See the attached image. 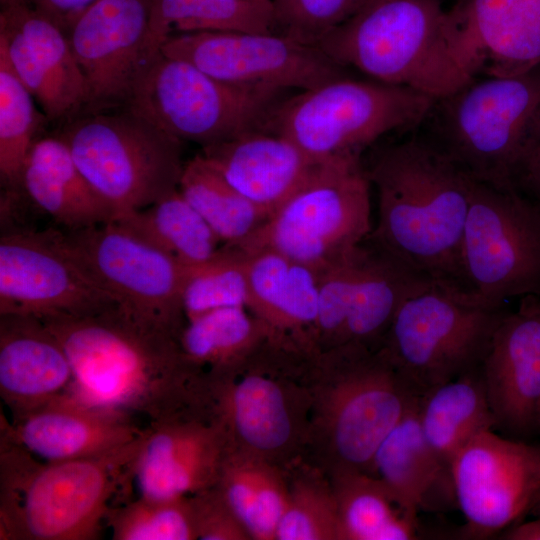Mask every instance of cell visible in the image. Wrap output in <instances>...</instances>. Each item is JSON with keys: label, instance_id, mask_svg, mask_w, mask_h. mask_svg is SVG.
Instances as JSON below:
<instances>
[{"label": "cell", "instance_id": "obj_1", "mask_svg": "<svg viewBox=\"0 0 540 540\" xmlns=\"http://www.w3.org/2000/svg\"><path fill=\"white\" fill-rule=\"evenodd\" d=\"M369 150L363 160L378 199L370 239L423 279L464 294L460 256L473 180L419 128Z\"/></svg>", "mask_w": 540, "mask_h": 540}, {"label": "cell", "instance_id": "obj_2", "mask_svg": "<svg viewBox=\"0 0 540 540\" xmlns=\"http://www.w3.org/2000/svg\"><path fill=\"white\" fill-rule=\"evenodd\" d=\"M57 337L73 378L68 394L148 422L198 403L202 374L178 337L147 327L117 305L82 316L40 318Z\"/></svg>", "mask_w": 540, "mask_h": 540}, {"label": "cell", "instance_id": "obj_3", "mask_svg": "<svg viewBox=\"0 0 540 540\" xmlns=\"http://www.w3.org/2000/svg\"><path fill=\"white\" fill-rule=\"evenodd\" d=\"M140 439L102 457L46 462L0 436V539H98Z\"/></svg>", "mask_w": 540, "mask_h": 540}, {"label": "cell", "instance_id": "obj_4", "mask_svg": "<svg viewBox=\"0 0 540 540\" xmlns=\"http://www.w3.org/2000/svg\"><path fill=\"white\" fill-rule=\"evenodd\" d=\"M419 130L471 179L516 189L540 144V64L474 77L434 100Z\"/></svg>", "mask_w": 540, "mask_h": 540}, {"label": "cell", "instance_id": "obj_5", "mask_svg": "<svg viewBox=\"0 0 540 540\" xmlns=\"http://www.w3.org/2000/svg\"><path fill=\"white\" fill-rule=\"evenodd\" d=\"M316 46L349 70L434 100L474 78L441 0H371Z\"/></svg>", "mask_w": 540, "mask_h": 540}, {"label": "cell", "instance_id": "obj_6", "mask_svg": "<svg viewBox=\"0 0 540 540\" xmlns=\"http://www.w3.org/2000/svg\"><path fill=\"white\" fill-rule=\"evenodd\" d=\"M417 398L379 350L348 344L320 353L308 443L321 444L330 474H371L378 447Z\"/></svg>", "mask_w": 540, "mask_h": 540}, {"label": "cell", "instance_id": "obj_7", "mask_svg": "<svg viewBox=\"0 0 540 540\" xmlns=\"http://www.w3.org/2000/svg\"><path fill=\"white\" fill-rule=\"evenodd\" d=\"M314 357L267 339L238 366L203 374L206 404L232 446L278 465L308 444Z\"/></svg>", "mask_w": 540, "mask_h": 540}, {"label": "cell", "instance_id": "obj_8", "mask_svg": "<svg viewBox=\"0 0 540 540\" xmlns=\"http://www.w3.org/2000/svg\"><path fill=\"white\" fill-rule=\"evenodd\" d=\"M433 103L410 88L349 75L292 93L274 109L265 131L286 137L316 161L364 155L386 135L419 128Z\"/></svg>", "mask_w": 540, "mask_h": 540}, {"label": "cell", "instance_id": "obj_9", "mask_svg": "<svg viewBox=\"0 0 540 540\" xmlns=\"http://www.w3.org/2000/svg\"><path fill=\"white\" fill-rule=\"evenodd\" d=\"M57 135L112 220L178 189L182 142L125 107L82 113Z\"/></svg>", "mask_w": 540, "mask_h": 540}, {"label": "cell", "instance_id": "obj_10", "mask_svg": "<svg viewBox=\"0 0 540 540\" xmlns=\"http://www.w3.org/2000/svg\"><path fill=\"white\" fill-rule=\"evenodd\" d=\"M371 187L363 155L317 161L267 221L231 246L274 251L318 272L370 235Z\"/></svg>", "mask_w": 540, "mask_h": 540}, {"label": "cell", "instance_id": "obj_11", "mask_svg": "<svg viewBox=\"0 0 540 540\" xmlns=\"http://www.w3.org/2000/svg\"><path fill=\"white\" fill-rule=\"evenodd\" d=\"M292 91L224 82L159 51L139 74L124 107L182 143L203 148L265 131L274 109Z\"/></svg>", "mask_w": 540, "mask_h": 540}, {"label": "cell", "instance_id": "obj_12", "mask_svg": "<svg viewBox=\"0 0 540 540\" xmlns=\"http://www.w3.org/2000/svg\"><path fill=\"white\" fill-rule=\"evenodd\" d=\"M504 311L431 285L401 304L378 350L421 397L481 365Z\"/></svg>", "mask_w": 540, "mask_h": 540}, {"label": "cell", "instance_id": "obj_13", "mask_svg": "<svg viewBox=\"0 0 540 540\" xmlns=\"http://www.w3.org/2000/svg\"><path fill=\"white\" fill-rule=\"evenodd\" d=\"M460 269L463 293L485 308L540 296V209L516 189L473 180Z\"/></svg>", "mask_w": 540, "mask_h": 540}, {"label": "cell", "instance_id": "obj_14", "mask_svg": "<svg viewBox=\"0 0 540 540\" xmlns=\"http://www.w3.org/2000/svg\"><path fill=\"white\" fill-rule=\"evenodd\" d=\"M61 234L73 256L122 311L145 326L179 337L186 322L184 266L113 220Z\"/></svg>", "mask_w": 540, "mask_h": 540}, {"label": "cell", "instance_id": "obj_15", "mask_svg": "<svg viewBox=\"0 0 540 540\" xmlns=\"http://www.w3.org/2000/svg\"><path fill=\"white\" fill-rule=\"evenodd\" d=\"M116 305L70 252L61 231H3L0 315L82 316Z\"/></svg>", "mask_w": 540, "mask_h": 540}, {"label": "cell", "instance_id": "obj_16", "mask_svg": "<svg viewBox=\"0 0 540 540\" xmlns=\"http://www.w3.org/2000/svg\"><path fill=\"white\" fill-rule=\"evenodd\" d=\"M160 51L236 85L303 91L352 75L318 46L278 33L177 34L167 38Z\"/></svg>", "mask_w": 540, "mask_h": 540}, {"label": "cell", "instance_id": "obj_17", "mask_svg": "<svg viewBox=\"0 0 540 540\" xmlns=\"http://www.w3.org/2000/svg\"><path fill=\"white\" fill-rule=\"evenodd\" d=\"M450 474L466 532L488 537L534 505L540 493V448L486 430L456 453Z\"/></svg>", "mask_w": 540, "mask_h": 540}, {"label": "cell", "instance_id": "obj_18", "mask_svg": "<svg viewBox=\"0 0 540 540\" xmlns=\"http://www.w3.org/2000/svg\"><path fill=\"white\" fill-rule=\"evenodd\" d=\"M229 438L203 403L148 422L129 467L137 496L188 497L216 485Z\"/></svg>", "mask_w": 540, "mask_h": 540}, {"label": "cell", "instance_id": "obj_19", "mask_svg": "<svg viewBox=\"0 0 540 540\" xmlns=\"http://www.w3.org/2000/svg\"><path fill=\"white\" fill-rule=\"evenodd\" d=\"M150 0H96L64 30L85 78L83 112L124 107L155 55L150 47Z\"/></svg>", "mask_w": 540, "mask_h": 540}, {"label": "cell", "instance_id": "obj_20", "mask_svg": "<svg viewBox=\"0 0 540 540\" xmlns=\"http://www.w3.org/2000/svg\"><path fill=\"white\" fill-rule=\"evenodd\" d=\"M0 49L49 123L82 114L89 93L68 37L54 20L21 1L3 7Z\"/></svg>", "mask_w": 540, "mask_h": 540}, {"label": "cell", "instance_id": "obj_21", "mask_svg": "<svg viewBox=\"0 0 540 540\" xmlns=\"http://www.w3.org/2000/svg\"><path fill=\"white\" fill-rule=\"evenodd\" d=\"M499 430L540 434V296L520 298L503 312L480 365Z\"/></svg>", "mask_w": 540, "mask_h": 540}, {"label": "cell", "instance_id": "obj_22", "mask_svg": "<svg viewBox=\"0 0 540 540\" xmlns=\"http://www.w3.org/2000/svg\"><path fill=\"white\" fill-rule=\"evenodd\" d=\"M0 436L39 460L110 455L135 444L145 427L136 418L85 404L65 393L20 416L1 415Z\"/></svg>", "mask_w": 540, "mask_h": 540}, {"label": "cell", "instance_id": "obj_23", "mask_svg": "<svg viewBox=\"0 0 540 540\" xmlns=\"http://www.w3.org/2000/svg\"><path fill=\"white\" fill-rule=\"evenodd\" d=\"M447 16L473 77L513 75L540 64V0H459Z\"/></svg>", "mask_w": 540, "mask_h": 540}, {"label": "cell", "instance_id": "obj_24", "mask_svg": "<svg viewBox=\"0 0 540 540\" xmlns=\"http://www.w3.org/2000/svg\"><path fill=\"white\" fill-rule=\"evenodd\" d=\"M246 255V308L264 324L270 341L316 356V272L270 250Z\"/></svg>", "mask_w": 540, "mask_h": 540}, {"label": "cell", "instance_id": "obj_25", "mask_svg": "<svg viewBox=\"0 0 540 540\" xmlns=\"http://www.w3.org/2000/svg\"><path fill=\"white\" fill-rule=\"evenodd\" d=\"M72 378L63 346L40 318L0 315V396L11 418L67 393Z\"/></svg>", "mask_w": 540, "mask_h": 540}, {"label": "cell", "instance_id": "obj_26", "mask_svg": "<svg viewBox=\"0 0 540 540\" xmlns=\"http://www.w3.org/2000/svg\"><path fill=\"white\" fill-rule=\"evenodd\" d=\"M200 154L269 216L298 189L317 162L286 137L267 131L203 147Z\"/></svg>", "mask_w": 540, "mask_h": 540}, {"label": "cell", "instance_id": "obj_27", "mask_svg": "<svg viewBox=\"0 0 540 540\" xmlns=\"http://www.w3.org/2000/svg\"><path fill=\"white\" fill-rule=\"evenodd\" d=\"M19 192L66 230L112 220L57 134L39 136L32 145L21 171Z\"/></svg>", "mask_w": 540, "mask_h": 540}, {"label": "cell", "instance_id": "obj_28", "mask_svg": "<svg viewBox=\"0 0 540 540\" xmlns=\"http://www.w3.org/2000/svg\"><path fill=\"white\" fill-rule=\"evenodd\" d=\"M418 399L384 438L371 467L372 475L417 512L432 506L436 492L454 495L450 469L423 434Z\"/></svg>", "mask_w": 540, "mask_h": 540}, {"label": "cell", "instance_id": "obj_29", "mask_svg": "<svg viewBox=\"0 0 540 540\" xmlns=\"http://www.w3.org/2000/svg\"><path fill=\"white\" fill-rule=\"evenodd\" d=\"M215 487L251 540H275L289 500V484L278 465L231 445Z\"/></svg>", "mask_w": 540, "mask_h": 540}, {"label": "cell", "instance_id": "obj_30", "mask_svg": "<svg viewBox=\"0 0 540 540\" xmlns=\"http://www.w3.org/2000/svg\"><path fill=\"white\" fill-rule=\"evenodd\" d=\"M418 416L425 438L450 469L470 439L496 425L480 366L419 397Z\"/></svg>", "mask_w": 540, "mask_h": 540}, {"label": "cell", "instance_id": "obj_31", "mask_svg": "<svg viewBox=\"0 0 540 540\" xmlns=\"http://www.w3.org/2000/svg\"><path fill=\"white\" fill-rule=\"evenodd\" d=\"M340 540L417 538L418 512L381 479L364 472L332 473Z\"/></svg>", "mask_w": 540, "mask_h": 540}, {"label": "cell", "instance_id": "obj_32", "mask_svg": "<svg viewBox=\"0 0 540 540\" xmlns=\"http://www.w3.org/2000/svg\"><path fill=\"white\" fill-rule=\"evenodd\" d=\"M267 339L266 327L246 307H226L187 320L178 342L191 366L212 375L238 366Z\"/></svg>", "mask_w": 540, "mask_h": 540}, {"label": "cell", "instance_id": "obj_33", "mask_svg": "<svg viewBox=\"0 0 540 540\" xmlns=\"http://www.w3.org/2000/svg\"><path fill=\"white\" fill-rule=\"evenodd\" d=\"M150 47L154 54L177 34L275 33L272 1L150 0Z\"/></svg>", "mask_w": 540, "mask_h": 540}, {"label": "cell", "instance_id": "obj_34", "mask_svg": "<svg viewBox=\"0 0 540 540\" xmlns=\"http://www.w3.org/2000/svg\"><path fill=\"white\" fill-rule=\"evenodd\" d=\"M113 221L148 240L185 268L206 262L224 245L178 189Z\"/></svg>", "mask_w": 540, "mask_h": 540}, {"label": "cell", "instance_id": "obj_35", "mask_svg": "<svg viewBox=\"0 0 540 540\" xmlns=\"http://www.w3.org/2000/svg\"><path fill=\"white\" fill-rule=\"evenodd\" d=\"M178 190L225 245H237L270 217L200 154L186 161Z\"/></svg>", "mask_w": 540, "mask_h": 540}, {"label": "cell", "instance_id": "obj_36", "mask_svg": "<svg viewBox=\"0 0 540 540\" xmlns=\"http://www.w3.org/2000/svg\"><path fill=\"white\" fill-rule=\"evenodd\" d=\"M47 122L0 49V179L5 191L19 192L24 162Z\"/></svg>", "mask_w": 540, "mask_h": 540}, {"label": "cell", "instance_id": "obj_37", "mask_svg": "<svg viewBox=\"0 0 540 540\" xmlns=\"http://www.w3.org/2000/svg\"><path fill=\"white\" fill-rule=\"evenodd\" d=\"M370 254L368 237L346 254L316 272L318 354L344 344L348 321L359 300Z\"/></svg>", "mask_w": 540, "mask_h": 540}, {"label": "cell", "instance_id": "obj_38", "mask_svg": "<svg viewBox=\"0 0 540 540\" xmlns=\"http://www.w3.org/2000/svg\"><path fill=\"white\" fill-rule=\"evenodd\" d=\"M247 255L223 245L209 260L186 268L182 305L187 320L226 307H247Z\"/></svg>", "mask_w": 540, "mask_h": 540}, {"label": "cell", "instance_id": "obj_39", "mask_svg": "<svg viewBox=\"0 0 540 540\" xmlns=\"http://www.w3.org/2000/svg\"><path fill=\"white\" fill-rule=\"evenodd\" d=\"M105 526L113 540H197L189 497L136 496L112 505Z\"/></svg>", "mask_w": 540, "mask_h": 540}, {"label": "cell", "instance_id": "obj_40", "mask_svg": "<svg viewBox=\"0 0 540 540\" xmlns=\"http://www.w3.org/2000/svg\"><path fill=\"white\" fill-rule=\"evenodd\" d=\"M275 540H340L339 517L330 481L316 473L289 484V500Z\"/></svg>", "mask_w": 540, "mask_h": 540}, {"label": "cell", "instance_id": "obj_41", "mask_svg": "<svg viewBox=\"0 0 540 540\" xmlns=\"http://www.w3.org/2000/svg\"><path fill=\"white\" fill-rule=\"evenodd\" d=\"M371 0H272L275 33L317 45Z\"/></svg>", "mask_w": 540, "mask_h": 540}, {"label": "cell", "instance_id": "obj_42", "mask_svg": "<svg viewBox=\"0 0 540 540\" xmlns=\"http://www.w3.org/2000/svg\"><path fill=\"white\" fill-rule=\"evenodd\" d=\"M188 497L197 540H251L215 486Z\"/></svg>", "mask_w": 540, "mask_h": 540}, {"label": "cell", "instance_id": "obj_43", "mask_svg": "<svg viewBox=\"0 0 540 540\" xmlns=\"http://www.w3.org/2000/svg\"><path fill=\"white\" fill-rule=\"evenodd\" d=\"M13 1H21L40 11L65 30L77 15L96 0H11Z\"/></svg>", "mask_w": 540, "mask_h": 540}, {"label": "cell", "instance_id": "obj_44", "mask_svg": "<svg viewBox=\"0 0 540 540\" xmlns=\"http://www.w3.org/2000/svg\"><path fill=\"white\" fill-rule=\"evenodd\" d=\"M516 190L540 209V144L519 176Z\"/></svg>", "mask_w": 540, "mask_h": 540}, {"label": "cell", "instance_id": "obj_45", "mask_svg": "<svg viewBox=\"0 0 540 540\" xmlns=\"http://www.w3.org/2000/svg\"><path fill=\"white\" fill-rule=\"evenodd\" d=\"M501 538L507 540H540V516L535 520L523 522L507 529Z\"/></svg>", "mask_w": 540, "mask_h": 540}, {"label": "cell", "instance_id": "obj_46", "mask_svg": "<svg viewBox=\"0 0 540 540\" xmlns=\"http://www.w3.org/2000/svg\"><path fill=\"white\" fill-rule=\"evenodd\" d=\"M531 510L536 511L537 514L540 516V493H539L534 505L532 506Z\"/></svg>", "mask_w": 540, "mask_h": 540}, {"label": "cell", "instance_id": "obj_47", "mask_svg": "<svg viewBox=\"0 0 540 540\" xmlns=\"http://www.w3.org/2000/svg\"><path fill=\"white\" fill-rule=\"evenodd\" d=\"M253 1H272V0H253Z\"/></svg>", "mask_w": 540, "mask_h": 540}]
</instances>
